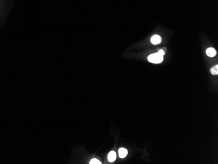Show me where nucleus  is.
<instances>
[{"mask_svg":"<svg viewBox=\"0 0 218 164\" xmlns=\"http://www.w3.org/2000/svg\"><path fill=\"white\" fill-rule=\"evenodd\" d=\"M148 60L150 62L153 63H159L163 62V56L160 55L159 53H154V54H151L148 56Z\"/></svg>","mask_w":218,"mask_h":164,"instance_id":"1","label":"nucleus"},{"mask_svg":"<svg viewBox=\"0 0 218 164\" xmlns=\"http://www.w3.org/2000/svg\"><path fill=\"white\" fill-rule=\"evenodd\" d=\"M151 42L153 44H158L161 42V37L158 35H154L151 37Z\"/></svg>","mask_w":218,"mask_h":164,"instance_id":"2","label":"nucleus"},{"mask_svg":"<svg viewBox=\"0 0 218 164\" xmlns=\"http://www.w3.org/2000/svg\"><path fill=\"white\" fill-rule=\"evenodd\" d=\"M206 54L210 57H214L216 55V50L214 48H208L206 49Z\"/></svg>","mask_w":218,"mask_h":164,"instance_id":"3","label":"nucleus"},{"mask_svg":"<svg viewBox=\"0 0 218 164\" xmlns=\"http://www.w3.org/2000/svg\"><path fill=\"white\" fill-rule=\"evenodd\" d=\"M116 158V152H114V151H111L110 153L108 154V160L110 162H113L114 160Z\"/></svg>","mask_w":218,"mask_h":164,"instance_id":"4","label":"nucleus"},{"mask_svg":"<svg viewBox=\"0 0 218 164\" xmlns=\"http://www.w3.org/2000/svg\"><path fill=\"white\" fill-rule=\"evenodd\" d=\"M127 155V150L124 148H122L119 150V156L120 157L123 158Z\"/></svg>","mask_w":218,"mask_h":164,"instance_id":"5","label":"nucleus"},{"mask_svg":"<svg viewBox=\"0 0 218 164\" xmlns=\"http://www.w3.org/2000/svg\"><path fill=\"white\" fill-rule=\"evenodd\" d=\"M210 71H211V73L212 75H217V73H218L217 65H215L214 67H213L211 69V70H210Z\"/></svg>","mask_w":218,"mask_h":164,"instance_id":"6","label":"nucleus"},{"mask_svg":"<svg viewBox=\"0 0 218 164\" xmlns=\"http://www.w3.org/2000/svg\"><path fill=\"white\" fill-rule=\"evenodd\" d=\"M90 164H101V163L100 161H99V160H97V159L94 158V159H92L91 161H90Z\"/></svg>","mask_w":218,"mask_h":164,"instance_id":"7","label":"nucleus"},{"mask_svg":"<svg viewBox=\"0 0 218 164\" xmlns=\"http://www.w3.org/2000/svg\"><path fill=\"white\" fill-rule=\"evenodd\" d=\"M158 53H159L160 55L163 56L165 55V52H164V50H162V49H161V50H159V52H158Z\"/></svg>","mask_w":218,"mask_h":164,"instance_id":"8","label":"nucleus"}]
</instances>
